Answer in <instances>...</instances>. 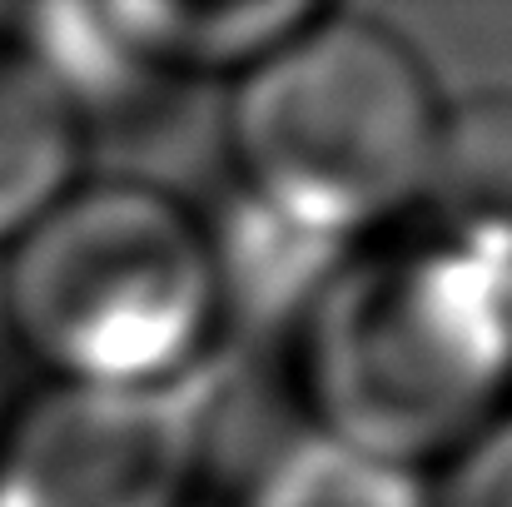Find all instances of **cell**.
<instances>
[{
    "label": "cell",
    "instance_id": "1",
    "mask_svg": "<svg viewBox=\"0 0 512 507\" xmlns=\"http://www.w3.org/2000/svg\"><path fill=\"white\" fill-rule=\"evenodd\" d=\"M319 438L418 478L512 408V269L443 239L343 259L304 309Z\"/></svg>",
    "mask_w": 512,
    "mask_h": 507
},
{
    "label": "cell",
    "instance_id": "2",
    "mask_svg": "<svg viewBox=\"0 0 512 507\" xmlns=\"http://www.w3.org/2000/svg\"><path fill=\"white\" fill-rule=\"evenodd\" d=\"M438 110L428 65L393 25L319 5L234 80L229 155L269 224L339 249L418 209Z\"/></svg>",
    "mask_w": 512,
    "mask_h": 507
},
{
    "label": "cell",
    "instance_id": "3",
    "mask_svg": "<svg viewBox=\"0 0 512 507\" xmlns=\"http://www.w3.org/2000/svg\"><path fill=\"white\" fill-rule=\"evenodd\" d=\"M224 304V249L145 179H80L0 274L5 329L70 388L189 383Z\"/></svg>",
    "mask_w": 512,
    "mask_h": 507
},
{
    "label": "cell",
    "instance_id": "4",
    "mask_svg": "<svg viewBox=\"0 0 512 507\" xmlns=\"http://www.w3.org/2000/svg\"><path fill=\"white\" fill-rule=\"evenodd\" d=\"M199 388L50 383L0 428V507H184L199 468Z\"/></svg>",
    "mask_w": 512,
    "mask_h": 507
},
{
    "label": "cell",
    "instance_id": "5",
    "mask_svg": "<svg viewBox=\"0 0 512 507\" xmlns=\"http://www.w3.org/2000/svg\"><path fill=\"white\" fill-rule=\"evenodd\" d=\"M314 0H115L90 5L95 30L135 75L239 80L299 25Z\"/></svg>",
    "mask_w": 512,
    "mask_h": 507
},
{
    "label": "cell",
    "instance_id": "6",
    "mask_svg": "<svg viewBox=\"0 0 512 507\" xmlns=\"http://www.w3.org/2000/svg\"><path fill=\"white\" fill-rule=\"evenodd\" d=\"M418 209L433 239L512 269V85L443 100Z\"/></svg>",
    "mask_w": 512,
    "mask_h": 507
},
{
    "label": "cell",
    "instance_id": "7",
    "mask_svg": "<svg viewBox=\"0 0 512 507\" xmlns=\"http://www.w3.org/2000/svg\"><path fill=\"white\" fill-rule=\"evenodd\" d=\"M80 165V100L25 40H0V254L85 179Z\"/></svg>",
    "mask_w": 512,
    "mask_h": 507
},
{
    "label": "cell",
    "instance_id": "8",
    "mask_svg": "<svg viewBox=\"0 0 512 507\" xmlns=\"http://www.w3.org/2000/svg\"><path fill=\"white\" fill-rule=\"evenodd\" d=\"M428 507H512V408L443 463V483Z\"/></svg>",
    "mask_w": 512,
    "mask_h": 507
},
{
    "label": "cell",
    "instance_id": "9",
    "mask_svg": "<svg viewBox=\"0 0 512 507\" xmlns=\"http://www.w3.org/2000/svg\"><path fill=\"white\" fill-rule=\"evenodd\" d=\"M0 428H5V408H0Z\"/></svg>",
    "mask_w": 512,
    "mask_h": 507
}]
</instances>
